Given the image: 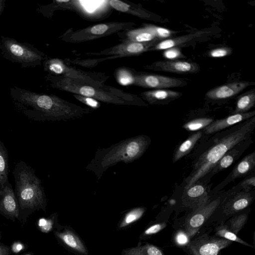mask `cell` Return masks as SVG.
Here are the masks:
<instances>
[{"label": "cell", "instance_id": "cell-1", "mask_svg": "<svg viewBox=\"0 0 255 255\" xmlns=\"http://www.w3.org/2000/svg\"><path fill=\"white\" fill-rule=\"evenodd\" d=\"M11 96L16 107L29 119L37 122L60 121L81 118L89 109L64 101L52 96L39 94L15 87Z\"/></svg>", "mask_w": 255, "mask_h": 255}, {"label": "cell", "instance_id": "cell-2", "mask_svg": "<svg viewBox=\"0 0 255 255\" xmlns=\"http://www.w3.org/2000/svg\"><path fill=\"white\" fill-rule=\"evenodd\" d=\"M150 142L149 137L141 134L124 139L107 148H99L86 169L99 179L110 167L120 162L129 163L139 158Z\"/></svg>", "mask_w": 255, "mask_h": 255}, {"label": "cell", "instance_id": "cell-3", "mask_svg": "<svg viewBox=\"0 0 255 255\" xmlns=\"http://www.w3.org/2000/svg\"><path fill=\"white\" fill-rule=\"evenodd\" d=\"M255 126V117L246 120L238 128L222 138L202 154L187 178L185 189H187L209 173L219 160L236 144L250 137Z\"/></svg>", "mask_w": 255, "mask_h": 255}, {"label": "cell", "instance_id": "cell-4", "mask_svg": "<svg viewBox=\"0 0 255 255\" xmlns=\"http://www.w3.org/2000/svg\"><path fill=\"white\" fill-rule=\"evenodd\" d=\"M12 173L19 210H45L47 201L44 188L33 168L20 160L15 165Z\"/></svg>", "mask_w": 255, "mask_h": 255}, {"label": "cell", "instance_id": "cell-5", "mask_svg": "<svg viewBox=\"0 0 255 255\" xmlns=\"http://www.w3.org/2000/svg\"><path fill=\"white\" fill-rule=\"evenodd\" d=\"M0 48L6 59L20 64L23 67L35 66L43 59L40 52L31 45L1 36Z\"/></svg>", "mask_w": 255, "mask_h": 255}, {"label": "cell", "instance_id": "cell-6", "mask_svg": "<svg viewBox=\"0 0 255 255\" xmlns=\"http://www.w3.org/2000/svg\"><path fill=\"white\" fill-rule=\"evenodd\" d=\"M255 199L254 192L242 191L221 203L206 224L215 222L224 224L231 217L249 207Z\"/></svg>", "mask_w": 255, "mask_h": 255}, {"label": "cell", "instance_id": "cell-7", "mask_svg": "<svg viewBox=\"0 0 255 255\" xmlns=\"http://www.w3.org/2000/svg\"><path fill=\"white\" fill-rule=\"evenodd\" d=\"M221 202L219 198L209 201L187 216L183 223V230L191 239L206 224Z\"/></svg>", "mask_w": 255, "mask_h": 255}, {"label": "cell", "instance_id": "cell-8", "mask_svg": "<svg viewBox=\"0 0 255 255\" xmlns=\"http://www.w3.org/2000/svg\"><path fill=\"white\" fill-rule=\"evenodd\" d=\"M233 242L224 238L210 236L207 233L191 240L186 248H192L199 255H222L221 250L228 248Z\"/></svg>", "mask_w": 255, "mask_h": 255}, {"label": "cell", "instance_id": "cell-9", "mask_svg": "<svg viewBox=\"0 0 255 255\" xmlns=\"http://www.w3.org/2000/svg\"><path fill=\"white\" fill-rule=\"evenodd\" d=\"M53 232L59 244L67 251L76 255H88L85 242L71 227L63 226L61 230Z\"/></svg>", "mask_w": 255, "mask_h": 255}, {"label": "cell", "instance_id": "cell-10", "mask_svg": "<svg viewBox=\"0 0 255 255\" xmlns=\"http://www.w3.org/2000/svg\"><path fill=\"white\" fill-rule=\"evenodd\" d=\"M135 81L141 86L157 89L183 87L187 84L183 79L152 74L138 76Z\"/></svg>", "mask_w": 255, "mask_h": 255}, {"label": "cell", "instance_id": "cell-11", "mask_svg": "<svg viewBox=\"0 0 255 255\" xmlns=\"http://www.w3.org/2000/svg\"><path fill=\"white\" fill-rule=\"evenodd\" d=\"M149 68L178 74H190L198 72L200 66L193 62L175 60L156 61L152 64Z\"/></svg>", "mask_w": 255, "mask_h": 255}, {"label": "cell", "instance_id": "cell-12", "mask_svg": "<svg viewBox=\"0 0 255 255\" xmlns=\"http://www.w3.org/2000/svg\"><path fill=\"white\" fill-rule=\"evenodd\" d=\"M181 200L184 207L194 211L209 202V196L204 185L195 183L185 189Z\"/></svg>", "mask_w": 255, "mask_h": 255}, {"label": "cell", "instance_id": "cell-13", "mask_svg": "<svg viewBox=\"0 0 255 255\" xmlns=\"http://www.w3.org/2000/svg\"><path fill=\"white\" fill-rule=\"evenodd\" d=\"M19 207L14 190L9 182L4 187H0V213L11 218H17Z\"/></svg>", "mask_w": 255, "mask_h": 255}, {"label": "cell", "instance_id": "cell-14", "mask_svg": "<svg viewBox=\"0 0 255 255\" xmlns=\"http://www.w3.org/2000/svg\"><path fill=\"white\" fill-rule=\"evenodd\" d=\"M255 83L236 81L223 85L208 91L206 97L211 100L225 99L233 97Z\"/></svg>", "mask_w": 255, "mask_h": 255}, {"label": "cell", "instance_id": "cell-15", "mask_svg": "<svg viewBox=\"0 0 255 255\" xmlns=\"http://www.w3.org/2000/svg\"><path fill=\"white\" fill-rule=\"evenodd\" d=\"M251 142V139L248 138L236 144L219 160L210 172L217 173L229 167L241 155Z\"/></svg>", "mask_w": 255, "mask_h": 255}, {"label": "cell", "instance_id": "cell-16", "mask_svg": "<svg viewBox=\"0 0 255 255\" xmlns=\"http://www.w3.org/2000/svg\"><path fill=\"white\" fill-rule=\"evenodd\" d=\"M255 111L244 113L234 114L225 118L213 121L204 129V132L208 134L214 133L238 123L248 120L255 117Z\"/></svg>", "mask_w": 255, "mask_h": 255}, {"label": "cell", "instance_id": "cell-17", "mask_svg": "<svg viewBox=\"0 0 255 255\" xmlns=\"http://www.w3.org/2000/svg\"><path fill=\"white\" fill-rule=\"evenodd\" d=\"M206 32L204 30H200L182 36L163 40L158 42L149 50H166L173 47H177L179 45L203 35Z\"/></svg>", "mask_w": 255, "mask_h": 255}, {"label": "cell", "instance_id": "cell-18", "mask_svg": "<svg viewBox=\"0 0 255 255\" xmlns=\"http://www.w3.org/2000/svg\"><path fill=\"white\" fill-rule=\"evenodd\" d=\"M121 255H166L159 247L153 244L145 243L142 244L139 242L136 246L123 249Z\"/></svg>", "mask_w": 255, "mask_h": 255}, {"label": "cell", "instance_id": "cell-19", "mask_svg": "<svg viewBox=\"0 0 255 255\" xmlns=\"http://www.w3.org/2000/svg\"><path fill=\"white\" fill-rule=\"evenodd\" d=\"M255 166V152L254 151L243 158L234 168L231 179H235L250 173Z\"/></svg>", "mask_w": 255, "mask_h": 255}, {"label": "cell", "instance_id": "cell-20", "mask_svg": "<svg viewBox=\"0 0 255 255\" xmlns=\"http://www.w3.org/2000/svg\"><path fill=\"white\" fill-rule=\"evenodd\" d=\"M181 95L182 93L178 91L167 89H156L143 93V96L146 100L152 104L171 100Z\"/></svg>", "mask_w": 255, "mask_h": 255}, {"label": "cell", "instance_id": "cell-21", "mask_svg": "<svg viewBox=\"0 0 255 255\" xmlns=\"http://www.w3.org/2000/svg\"><path fill=\"white\" fill-rule=\"evenodd\" d=\"M144 207H138L127 212L119 221L117 228L119 230L126 229L140 220L146 212Z\"/></svg>", "mask_w": 255, "mask_h": 255}, {"label": "cell", "instance_id": "cell-22", "mask_svg": "<svg viewBox=\"0 0 255 255\" xmlns=\"http://www.w3.org/2000/svg\"><path fill=\"white\" fill-rule=\"evenodd\" d=\"M202 135L201 131L197 132L184 140L177 148L173 158V162H175L189 153Z\"/></svg>", "mask_w": 255, "mask_h": 255}, {"label": "cell", "instance_id": "cell-23", "mask_svg": "<svg viewBox=\"0 0 255 255\" xmlns=\"http://www.w3.org/2000/svg\"><path fill=\"white\" fill-rule=\"evenodd\" d=\"M249 210H244L228 219L224 223L230 230L236 235L244 228L249 217Z\"/></svg>", "mask_w": 255, "mask_h": 255}, {"label": "cell", "instance_id": "cell-24", "mask_svg": "<svg viewBox=\"0 0 255 255\" xmlns=\"http://www.w3.org/2000/svg\"><path fill=\"white\" fill-rule=\"evenodd\" d=\"M8 154L7 150L0 139V187H4L8 181Z\"/></svg>", "mask_w": 255, "mask_h": 255}, {"label": "cell", "instance_id": "cell-25", "mask_svg": "<svg viewBox=\"0 0 255 255\" xmlns=\"http://www.w3.org/2000/svg\"><path fill=\"white\" fill-rule=\"evenodd\" d=\"M159 41L155 40L150 42L139 43L131 42L124 45L120 48L118 53L128 54H138L149 50ZM117 52V53H118Z\"/></svg>", "mask_w": 255, "mask_h": 255}, {"label": "cell", "instance_id": "cell-26", "mask_svg": "<svg viewBox=\"0 0 255 255\" xmlns=\"http://www.w3.org/2000/svg\"><path fill=\"white\" fill-rule=\"evenodd\" d=\"M214 232V236L216 237L224 238L232 242H237L252 248H255L254 245H252L249 244L238 237L237 235L230 230L227 226L224 224L217 225L215 227Z\"/></svg>", "mask_w": 255, "mask_h": 255}, {"label": "cell", "instance_id": "cell-27", "mask_svg": "<svg viewBox=\"0 0 255 255\" xmlns=\"http://www.w3.org/2000/svg\"><path fill=\"white\" fill-rule=\"evenodd\" d=\"M255 104V93L251 91L239 98L233 114L246 113L254 106Z\"/></svg>", "mask_w": 255, "mask_h": 255}, {"label": "cell", "instance_id": "cell-28", "mask_svg": "<svg viewBox=\"0 0 255 255\" xmlns=\"http://www.w3.org/2000/svg\"><path fill=\"white\" fill-rule=\"evenodd\" d=\"M38 225L41 230L45 233L51 232L54 228H56V230H60L63 227L58 223V215L56 213L51 214L47 218L40 219Z\"/></svg>", "mask_w": 255, "mask_h": 255}, {"label": "cell", "instance_id": "cell-29", "mask_svg": "<svg viewBox=\"0 0 255 255\" xmlns=\"http://www.w3.org/2000/svg\"><path fill=\"white\" fill-rule=\"evenodd\" d=\"M155 40H158L149 25L145 28L135 30L131 33L132 42L143 43Z\"/></svg>", "mask_w": 255, "mask_h": 255}, {"label": "cell", "instance_id": "cell-30", "mask_svg": "<svg viewBox=\"0 0 255 255\" xmlns=\"http://www.w3.org/2000/svg\"><path fill=\"white\" fill-rule=\"evenodd\" d=\"M213 122L210 118H201L191 120L183 125V128L188 131H196L204 129Z\"/></svg>", "mask_w": 255, "mask_h": 255}, {"label": "cell", "instance_id": "cell-31", "mask_svg": "<svg viewBox=\"0 0 255 255\" xmlns=\"http://www.w3.org/2000/svg\"><path fill=\"white\" fill-rule=\"evenodd\" d=\"M167 226L165 222L155 223L149 225L139 235V240H145L150 239L152 236L160 232Z\"/></svg>", "mask_w": 255, "mask_h": 255}, {"label": "cell", "instance_id": "cell-32", "mask_svg": "<svg viewBox=\"0 0 255 255\" xmlns=\"http://www.w3.org/2000/svg\"><path fill=\"white\" fill-rule=\"evenodd\" d=\"M149 26L152 30L156 39L160 41L170 38L174 33V31L162 27L154 25H149Z\"/></svg>", "mask_w": 255, "mask_h": 255}, {"label": "cell", "instance_id": "cell-33", "mask_svg": "<svg viewBox=\"0 0 255 255\" xmlns=\"http://www.w3.org/2000/svg\"><path fill=\"white\" fill-rule=\"evenodd\" d=\"M191 239L183 229L177 231L173 236L174 243L179 247H186Z\"/></svg>", "mask_w": 255, "mask_h": 255}, {"label": "cell", "instance_id": "cell-34", "mask_svg": "<svg viewBox=\"0 0 255 255\" xmlns=\"http://www.w3.org/2000/svg\"><path fill=\"white\" fill-rule=\"evenodd\" d=\"M233 50L231 47H222L213 49L208 52V55L213 58H220L232 54Z\"/></svg>", "mask_w": 255, "mask_h": 255}, {"label": "cell", "instance_id": "cell-35", "mask_svg": "<svg viewBox=\"0 0 255 255\" xmlns=\"http://www.w3.org/2000/svg\"><path fill=\"white\" fill-rule=\"evenodd\" d=\"M163 55L166 58L171 60L184 57L178 47H173L166 49L163 52Z\"/></svg>", "mask_w": 255, "mask_h": 255}, {"label": "cell", "instance_id": "cell-36", "mask_svg": "<svg viewBox=\"0 0 255 255\" xmlns=\"http://www.w3.org/2000/svg\"><path fill=\"white\" fill-rule=\"evenodd\" d=\"M110 5L115 9L122 12L128 11L129 5L118 0H112L110 1Z\"/></svg>", "mask_w": 255, "mask_h": 255}, {"label": "cell", "instance_id": "cell-37", "mask_svg": "<svg viewBox=\"0 0 255 255\" xmlns=\"http://www.w3.org/2000/svg\"><path fill=\"white\" fill-rule=\"evenodd\" d=\"M244 189V191L249 192L255 186V177L254 176L245 179L240 184Z\"/></svg>", "mask_w": 255, "mask_h": 255}, {"label": "cell", "instance_id": "cell-38", "mask_svg": "<svg viewBox=\"0 0 255 255\" xmlns=\"http://www.w3.org/2000/svg\"><path fill=\"white\" fill-rule=\"evenodd\" d=\"M109 29V26L105 24H100L93 26L90 32L96 35H101L105 33Z\"/></svg>", "mask_w": 255, "mask_h": 255}, {"label": "cell", "instance_id": "cell-39", "mask_svg": "<svg viewBox=\"0 0 255 255\" xmlns=\"http://www.w3.org/2000/svg\"><path fill=\"white\" fill-rule=\"evenodd\" d=\"M133 78L132 77H130L129 75L126 74L125 77L124 74L121 73L120 77V81L123 84H127L128 83H132L133 82Z\"/></svg>", "mask_w": 255, "mask_h": 255}, {"label": "cell", "instance_id": "cell-40", "mask_svg": "<svg viewBox=\"0 0 255 255\" xmlns=\"http://www.w3.org/2000/svg\"><path fill=\"white\" fill-rule=\"evenodd\" d=\"M9 253V250L7 247L0 245V255H8Z\"/></svg>", "mask_w": 255, "mask_h": 255}, {"label": "cell", "instance_id": "cell-41", "mask_svg": "<svg viewBox=\"0 0 255 255\" xmlns=\"http://www.w3.org/2000/svg\"><path fill=\"white\" fill-rule=\"evenodd\" d=\"M22 249L23 246L20 243H15L12 247L13 252L16 253L20 251Z\"/></svg>", "mask_w": 255, "mask_h": 255}, {"label": "cell", "instance_id": "cell-42", "mask_svg": "<svg viewBox=\"0 0 255 255\" xmlns=\"http://www.w3.org/2000/svg\"><path fill=\"white\" fill-rule=\"evenodd\" d=\"M188 249V251L191 255H199L198 253L192 248H186Z\"/></svg>", "mask_w": 255, "mask_h": 255}, {"label": "cell", "instance_id": "cell-43", "mask_svg": "<svg viewBox=\"0 0 255 255\" xmlns=\"http://www.w3.org/2000/svg\"><path fill=\"white\" fill-rule=\"evenodd\" d=\"M4 0H0V15H1L4 6Z\"/></svg>", "mask_w": 255, "mask_h": 255}, {"label": "cell", "instance_id": "cell-44", "mask_svg": "<svg viewBox=\"0 0 255 255\" xmlns=\"http://www.w3.org/2000/svg\"><path fill=\"white\" fill-rule=\"evenodd\" d=\"M31 255V254H26V255Z\"/></svg>", "mask_w": 255, "mask_h": 255}]
</instances>
